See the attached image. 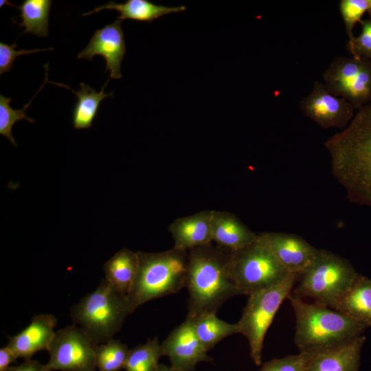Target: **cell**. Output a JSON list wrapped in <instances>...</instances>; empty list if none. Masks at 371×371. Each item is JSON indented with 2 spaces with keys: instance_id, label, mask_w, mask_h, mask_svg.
<instances>
[{
  "instance_id": "1",
  "label": "cell",
  "mask_w": 371,
  "mask_h": 371,
  "mask_svg": "<svg viewBox=\"0 0 371 371\" xmlns=\"http://www.w3.org/2000/svg\"><path fill=\"white\" fill-rule=\"evenodd\" d=\"M324 145L333 175L353 203L371 207V102Z\"/></svg>"
},
{
  "instance_id": "2",
  "label": "cell",
  "mask_w": 371,
  "mask_h": 371,
  "mask_svg": "<svg viewBox=\"0 0 371 371\" xmlns=\"http://www.w3.org/2000/svg\"><path fill=\"white\" fill-rule=\"evenodd\" d=\"M229 252L210 244L189 249L185 287L188 318L216 313L229 299L240 295L229 270Z\"/></svg>"
},
{
  "instance_id": "3",
  "label": "cell",
  "mask_w": 371,
  "mask_h": 371,
  "mask_svg": "<svg viewBox=\"0 0 371 371\" xmlns=\"http://www.w3.org/2000/svg\"><path fill=\"white\" fill-rule=\"evenodd\" d=\"M295 315L294 341L300 352L314 355L341 346L362 335L368 327L328 306L308 303L290 293Z\"/></svg>"
},
{
  "instance_id": "4",
  "label": "cell",
  "mask_w": 371,
  "mask_h": 371,
  "mask_svg": "<svg viewBox=\"0 0 371 371\" xmlns=\"http://www.w3.org/2000/svg\"><path fill=\"white\" fill-rule=\"evenodd\" d=\"M138 270L126 295L131 313L155 299L172 295L186 285L188 253L172 248L159 253L137 251Z\"/></svg>"
},
{
  "instance_id": "5",
  "label": "cell",
  "mask_w": 371,
  "mask_h": 371,
  "mask_svg": "<svg viewBox=\"0 0 371 371\" xmlns=\"http://www.w3.org/2000/svg\"><path fill=\"white\" fill-rule=\"evenodd\" d=\"M130 314L126 295L120 293L105 278L93 291L71 308L74 324L97 344L113 339Z\"/></svg>"
},
{
  "instance_id": "6",
  "label": "cell",
  "mask_w": 371,
  "mask_h": 371,
  "mask_svg": "<svg viewBox=\"0 0 371 371\" xmlns=\"http://www.w3.org/2000/svg\"><path fill=\"white\" fill-rule=\"evenodd\" d=\"M358 274L346 258L317 249L312 261L300 273L293 294L334 308Z\"/></svg>"
},
{
  "instance_id": "7",
  "label": "cell",
  "mask_w": 371,
  "mask_h": 371,
  "mask_svg": "<svg viewBox=\"0 0 371 371\" xmlns=\"http://www.w3.org/2000/svg\"><path fill=\"white\" fill-rule=\"evenodd\" d=\"M229 270L240 295L248 296L280 283L291 274L259 238L240 250L229 252Z\"/></svg>"
},
{
  "instance_id": "8",
  "label": "cell",
  "mask_w": 371,
  "mask_h": 371,
  "mask_svg": "<svg viewBox=\"0 0 371 371\" xmlns=\"http://www.w3.org/2000/svg\"><path fill=\"white\" fill-rule=\"evenodd\" d=\"M299 276V274L291 273L280 283L249 295L237 324L240 333L248 340L251 357L258 366L261 364L265 334L280 304L291 293Z\"/></svg>"
},
{
  "instance_id": "9",
  "label": "cell",
  "mask_w": 371,
  "mask_h": 371,
  "mask_svg": "<svg viewBox=\"0 0 371 371\" xmlns=\"http://www.w3.org/2000/svg\"><path fill=\"white\" fill-rule=\"evenodd\" d=\"M323 82L334 95L358 110L371 102V60L354 56H338L322 74Z\"/></svg>"
},
{
  "instance_id": "10",
  "label": "cell",
  "mask_w": 371,
  "mask_h": 371,
  "mask_svg": "<svg viewBox=\"0 0 371 371\" xmlns=\"http://www.w3.org/2000/svg\"><path fill=\"white\" fill-rule=\"evenodd\" d=\"M97 344L75 324L55 333L49 348V361L44 371H98L95 365Z\"/></svg>"
},
{
  "instance_id": "11",
  "label": "cell",
  "mask_w": 371,
  "mask_h": 371,
  "mask_svg": "<svg viewBox=\"0 0 371 371\" xmlns=\"http://www.w3.org/2000/svg\"><path fill=\"white\" fill-rule=\"evenodd\" d=\"M302 113L323 129L345 128L355 114V109L346 100L332 93L324 82H313L310 93L299 105Z\"/></svg>"
},
{
  "instance_id": "12",
  "label": "cell",
  "mask_w": 371,
  "mask_h": 371,
  "mask_svg": "<svg viewBox=\"0 0 371 371\" xmlns=\"http://www.w3.org/2000/svg\"><path fill=\"white\" fill-rule=\"evenodd\" d=\"M161 347L170 367L178 371H193L200 362L213 361L195 333L194 321L188 317L170 333Z\"/></svg>"
},
{
  "instance_id": "13",
  "label": "cell",
  "mask_w": 371,
  "mask_h": 371,
  "mask_svg": "<svg viewBox=\"0 0 371 371\" xmlns=\"http://www.w3.org/2000/svg\"><path fill=\"white\" fill-rule=\"evenodd\" d=\"M258 238L270 249L283 268L293 274L300 275L317 250L304 238L293 234L265 232L258 234Z\"/></svg>"
},
{
  "instance_id": "14",
  "label": "cell",
  "mask_w": 371,
  "mask_h": 371,
  "mask_svg": "<svg viewBox=\"0 0 371 371\" xmlns=\"http://www.w3.org/2000/svg\"><path fill=\"white\" fill-rule=\"evenodd\" d=\"M122 21L117 19L113 23L96 30L85 49L78 54V58L92 60L96 55L104 57L106 70L110 71V78H122L121 64L126 53Z\"/></svg>"
},
{
  "instance_id": "15",
  "label": "cell",
  "mask_w": 371,
  "mask_h": 371,
  "mask_svg": "<svg viewBox=\"0 0 371 371\" xmlns=\"http://www.w3.org/2000/svg\"><path fill=\"white\" fill-rule=\"evenodd\" d=\"M57 319L52 314L34 315L30 324L16 335L9 337L7 346L16 358L31 359L37 352L47 350L55 335Z\"/></svg>"
},
{
  "instance_id": "16",
  "label": "cell",
  "mask_w": 371,
  "mask_h": 371,
  "mask_svg": "<svg viewBox=\"0 0 371 371\" xmlns=\"http://www.w3.org/2000/svg\"><path fill=\"white\" fill-rule=\"evenodd\" d=\"M213 211H203L177 219L169 230L175 242L174 248L189 250L208 245L212 240Z\"/></svg>"
},
{
  "instance_id": "17",
  "label": "cell",
  "mask_w": 371,
  "mask_h": 371,
  "mask_svg": "<svg viewBox=\"0 0 371 371\" xmlns=\"http://www.w3.org/2000/svg\"><path fill=\"white\" fill-rule=\"evenodd\" d=\"M258 234L229 213L213 211L212 240L229 251H236L256 242Z\"/></svg>"
},
{
  "instance_id": "18",
  "label": "cell",
  "mask_w": 371,
  "mask_h": 371,
  "mask_svg": "<svg viewBox=\"0 0 371 371\" xmlns=\"http://www.w3.org/2000/svg\"><path fill=\"white\" fill-rule=\"evenodd\" d=\"M363 335L338 348L315 355L305 371H358Z\"/></svg>"
},
{
  "instance_id": "19",
  "label": "cell",
  "mask_w": 371,
  "mask_h": 371,
  "mask_svg": "<svg viewBox=\"0 0 371 371\" xmlns=\"http://www.w3.org/2000/svg\"><path fill=\"white\" fill-rule=\"evenodd\" d=\"M335 309L349 317L371 326V280L361 274L341 297Z\"/></svg>"
},
{
  "instance_id": "20",
  "label": "cell",
  "mask_w": 371,
  "mask_h": 371,
  "mask_svg": "<svg viewBox=\"0 0 371 371\" xmlns=\"http://www.w3.org/2000/svg\"><path fill=\"white\" fill-rule=\"evenodd\" d=\"M115 10L120 12L118 19L151 23L154 20L171 13H177L186 10V6L168 7L157 5L148 0H127L124 3H118L109 1L100 5L93 10L85 13L82 16L91 15L102 10Z\"/></svg>"
},
{
  "instance_id": "21",
  "label": "cell",
  "mask_w": 371,
  "mask_h": 371,
  "mask_svg": "<svg viewBox=\"0 0 371 371\" xmlns=\"http://www.w3.org/2000/svg\"><path fill=\"white\" fill-rule=\"evenodd\" d=\"M138 264L137 253L123 248L104 263V278L120 293L127 295L136 278Z\"/></svg>"
},
{
  "instance_id": "22",
  "label": "cell",
  "mask_w": 371,
  "mask_h": 371,
  "mask_svg": "<svg viewBox=\"0 0 371 371\" xmlns=\"http://www.w3.org/2000/svg\"><path fill=\"white\" fill-rule=\"evenodd\" d=\"M109 82V79L99 92L92 89L88 85L81 82L80 89L74 91L66 85L48 81L62 87L71 91L78 98L72 111V122L75 129L81 130L92 126V122L98 114L100 102L106 98L112 95L113 92L104 93V90Z\"/></svg>"
},
{
  "instance_id": "23",
  "label": "cell",
  "mask_w": 371,
  "mask_h": 371,
  "mask_svg": "<svg viewBox=\"0 0 371 371\" xmlns=\"http://www.w3.org/2000/svg\"><path fill=\"white\" fill-rule=\"evenodd\" d=\"M216 314H206L193 320L195 333L207 352L225 337L240 333L237 323L223 321Z\"/></svg>"
},
{
  "instance_id": "24",
  "label": "cell",
  "mask_w": 371,
  "mask_h": 371,
  "mask_svg": "<svg viewBox=\"0 0 371 371\" xmlns=\"http://www.w3.org/2000/svg\"><path fill=\"white\" fill-rule=\"evenodd\" d=\"M51 0H24L17 7L22 22L19 23L25 30L21 34H32L39 37L48 35Z\"/></svg>"
},
{
  "instance_id": "25",
  "label": "cell",
  "mask_w": 371,
  "mask_h": 371,
  "mask_svg": "<svg viewBox=\"0 0 371 371\" xmlns=\"http://www.w3.org/2000/svg\"><path fill=\"white\" fill-rule=\"evenodd\" d=\"M163 356L158 337L129 350L124 369L126 371H157Z\"/></svg>"
},
{
  "instance_id": "26",
  "label": "cell",
  "mask_w": 371,
  "mask_h": 371,
  "mask_svg": "<svg viewBox=\"0 0 371 371\" xmlns=\"http://www.w3.org/2000/svg\"><path fill=\"white\" fill-rule=\"evenodd\" d=\"M129 349L118 339L98 344L95 350L98 371H119L124 369Z\"/></svg>"
},
{
  "instance_id": "27",
  "label": "cell",
  "mask_w": 371,
  "mask_h": 371,
  "mask_svg": "<svg viewBox=\"0 0 371 371\" xmlns=\"http://www.w3.org/2000/svg\"><path fill=\"white\" fill-rule=\"evenodd\" d=\"M47 77V74H46V78L44 83L41 87V89L37 91L36 94L34 95L32 100L25 106H23L22 109H13L10 106L11 98L1 94L0 95V134L7 137L15 146H16V143L12 134V127L16 122L21 120H25L31 123L36 122L34 120L30 118L26 115L25 111L39 91L43 87L45 84L48 82Z\"/></svg>"
},
{
  "instance_id": "28",
  "label": "cell",
  "mask_w": 371,
  "mask_h": 371,
  "mask_svg": "<svg viewBox=\"0 0 371 371\" xmlns=\"http://www.w3.org/2000/svg\"><path fill=\"white\" fill-rule=\"evenodd\" d=\"M339 10L348 41L354 38L353 29L357 23L368 12L371 18V0H341Z\"/></svg>"
},
{
  "instance_id": "29",
  "label": "cell",
  "mask_w": 371,
  "mask_h": 371,
  "mask_svg": "<svg viewBox=\"0 0 371 371\" xmlns=\"http://www.w3.org/2000/svg\"><path fill=\"white\" fill-rule=\"evenodd\" d=\"M315 355L300 352L297 355L273 359L265 363L259 371H305Z\"/></svg>"
},
{
  "instance_id": "30",
  "label": "cell",
  "mask_w": 371,
  "mask_h": 371,
  "mask_svg": "<svg viewBox=\"0 0 371 371\" xmlns=\"http://www.w3.org/2000/svg\"><path fill=\"white\" fill-rule=\"evenodd\" d=\"M360 24L359 34L348 41L347 49L352 56L371 60V18L361 20Z\"/></svg>"
},
{
  "instance_id": "31",
  "label": "cell",
  "mask_w": 371,
  "mask_h": 371,
  "mask_svg": "<svg viewBox=\"0 0 371 371\" xmlns=\"http://www.w3.org/2000/svg\"><path fill=\"white\" fill-rule=\"evenodd\" d=\"M17 47L16 42L9 45L6 43L0 42V75L8 72L13 66V63L16 57L21 55L30 54L39 52L53 50V48L36 49H23L16 50Z\"/></svg>"
},
{
  "instance_id": "32",
  "label": "cell",
  "mask_w": 371,
  "mask_h": 371,
  "mask_svg": "<svg viewBox=\"0 0 371 371\" xmlns=\"http://www.w3.org/2000/svg\"><path fill=\"white\" fill-rule=\"evenodd\" d=\"M16 357L12 350L5 346L0 349V371H6L10 364L15 362Z\"/></svg>"
},
{
  "instance_id": "33",
  "label": "cell",
  "mask_w": 371,
  "mask_h": 371,
  "mask_svg": "<svg viewBox=\"0 0 371 371\" xmlns=\"http://www.w3.org/2000/svg\"><path fill=\"white\" fill-rule=\"evenodd\" d=\"M6 371H44L43 364L34 359L25 360L21 364L11 366Z\"/></svg>"
},
{
  "instance_id": "34",
  "label": "cell",
  "mask_w": 371,
  "mask_h": 371,
  "mask_svg": "<svg viewBox=\"0 0 371 371\" xmlns=\"http://www.w3.org/2000/svg\"><path fill=\"white\" fill-rule=\"evenodd\" d=\"M157 371H178L164 364H159Z\"/></svg>"
},
{
  "instance_id": "35",
  "label": "cell",
  "mask_w": 371,
  "mask_h": 371,
  "mask_svg": "<svg viewBox=\"0 0 371 371\" xmlns=\"http://www.w3.org/2000/svg\"><path fill=\"white\" fill-rule=\"evenodd\" d=\"M4 4H8V5H10L11 6H14V7H16L15 5L11 3L10 1H6V0H1L0 1V6L2 7Z\"/></svg>"
}]
</instances>
